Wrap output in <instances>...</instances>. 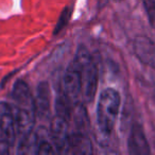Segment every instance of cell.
Wrapping results in <instances>:
<instances>
[{
  "instance_id": "1",
  "label": "cell",
  "mask_w": 155,
  "mask_h": 155,
  "mask_svg": "<svg viewBox=\"0 0 155 155\" xmlns=\"http://www.w3.org/2000/svg\"><path fill=\"white\" fill-rule=\"evenodd\" d=\"M120 110V95L113 88L101 93L97 106V123L100 132L108 136L114 131Z\"/></svg>"
},
{
  "instance_id": "19",
  "label": "cell",
  "mask_w": 155,
  "mask_h": 155,
  "mask_svg": "<svg viewBox=\"0 0 155 155\" xmlns=\"http://www.w3.org/2000/svg\"><path fill=\"white\" fill-rule=\"evenodd\" d=\"M107 1H108V0H99L100 7H104V5H105ZM115 1H122V0H115Z\"/></svg>"
},
{
  "instance_id": "7",
  "label": "cell",
  "mask_w": 155,
  "mask_h": 155,
  "mask_svg": "<svg viewBox=\"0 0 155 155\" xmlns=\"http://www.w3.org/2000/svg\"><path fill=\"white\" fill-rule=\"evenodd\" d=\"M134 51L138 60L155 70V43L148 36H137L134 41Z\"/></svg>"
},
{
  "instance_id": "11",
  "label": "cell",
  "mask_w": 155,
  "mask_h": 155,
  "mask_svg": "<svg viewBox=\"0 0 155 155\" xmlns=\"http://www.w3.org/2000/svg\"><path fill=\"white\" fill-rule=\"evenodd\" d=\"M15 106H34V97L31 94L28 84L25 81L18 80L15 82L11 95Z\"/></svg>"
},
{
  "instance_id": "13",
  "label": "cell",
  "mask_w": 155,
  "mask_h": 155,
  "mask_svg": "<svg viewBox=\"0 0 155 155\" xmlns=\"http://www.w3.org/2000/svg\"><path fill=\"white\" fill-rule=\"evenodd\" d=\"M37 143H38L37 135L34 132H31L28 135L20 137L17 152L19 154H36Z\"/></svg>"
},
{
  "instance_id": "6",
  "label": "cell",
  "mask_w": 155,
  "mask_h": 155,
  "mask_svg": "<svg viewBox=\"0 0 155 155\" xmlns=\"http://www.w3.org/2000/svg\"><path fill=\"white\" fill-rule=\"evenodd\" d=\"M62 153L65 154H91L93 144L85 133L74 132L68 135L66 144Z\"/></svg>"
},
{
  "instance_id": "8",
  "label": "cell",
  "mask_w": 155,
  "mask_h": 155,
  "mask_svg": "<svg viewBox=\"0 0 155 155\" xmlns=\"http://www.w3.org/2000/svg\"><path fill=\"white\" fill-rule=\"evenodd\" d=\"M68 120L55 115L50 124V139L58 153H62L68 138Z\"/></svg>"
},
{
  "instance_id": "3",
  "label": "cell",
  "mask_w": 155,
  "mask_h": 155,
  "mask_svg": "<svg viewBox=\"0 0 155 155\" xmlns=\"http://www.w3.org/2000/svg\"><path fill=\"white\" fill-rule=\"evenodd\" d=\"M81 91H82V67L80 63L74 58L65 72L63 79V93L73 106L78 103Z\"/></svg>"
},
{
  "instance_id": "17",
  "label": "cell",
  "mask_w": 155,
  "mask_h": 155,
  "mask_svg": "<svg viewBox=\"0 0 155 155\" xmlns=\"http://www.w3.org/2000/svg\"><path fill=\"white\" fill-rule=\"evenodd\" d=\"M151 27L155 29V0H142Z\"/></svg>"
},
{
  "instance_id": "18",
  "label": "cell",
  "mask_w": 155,
  "mask_h": 155,
  "mask_svg": "<svg viewBox=\"0 0 155 155\" xmlns=\"http://www.w3.org/2000/svg\"><path fill=\"white\" fill-rule=\"evenodd\" d=\"M12 144L5 135H0V154H8L10 152V147Z\"/></svg>"
},
{
  "instance_id": "15",
  "label": "cell",
  "mask_w": 155,
  "mask_h": 155,
  "mask_svg": "<svg viewBox=\"0 0 155 155\" xmlns=\"http://www.w3.org/2000/svg\"><path fill=\"white\" fill-rule=\"evenodd\" d=\"M71 13H72V10H71L70 8L64 9V11L61 14L58 24H56V26H55V29H54V31H53L54 35H56L58 32H61V31L67 26V24L69 22V19H70V17H71Z\"/></svg>"
},
{
  "instance_id": "4",
  "label": "cell",
  "mask_w": 155,
  "mask_h": 155,
  "mask_svg": "<svg viewBox=\"0 0 155 155\" xmlns=\"http://www.w3.org/2000/svg\"><path fill=\"white\" fill-rule=\"evenodd\" d=\"M0 132L13 144L17 135L15 108L7 102H0Z\"/></svg>"
},
{
  "instance_id": "9",
  "label": "cell",
  "mask_w": 155,
  "mask_h": 155,
  "mask_svg": "<svg viewBox=\"0 0 155 155\" xmlns=\"http://www.w3.org/2000/svg\"><path fill=\"white\" fill-rule=\"evenodd\" d=\"M35 116H36V113H35V107L33 106H16L15 107L16 129H17V134L20 137L33 132Z\"/></svg>"
},
{
  "instance_id": "5",
  "label": "cell",
  "mask_w": 155,
  "mask_h": 155,
  "mask_svg": "<svg viewBox=\"0 0 155 155\" xmlns=\"http://www.w3.org/2000/svg\"><path fill=\"white\" fill-rule=\"evenodd\" d=\"M127 149L129 153L132 155H149L151 153L150 144L147 140L143 129L138 123H134L131 127Z\"/></svg>"
},
{
  "instance_id": "16",
  "label": "cell",
  "mask_w": 155,
  "mask_h": 155,
  "mask_svg": "<svg viewBox=\"0 0 155 155\" xmlns=\"http://www.w3.org/2000/svg\"><path fill=\"white\" fill-rule=\"evenodd\" d=\"M54 153H58V151H56L55 147H54L52 141H48V140L38 141V143H37L36 154L46 155V154H54Z\"/></svg>"
},
{
  "instance_id": "2",
  "label": "cell",
  "mask_w": 155,
  "mask_h": 155,
  "mask_svg": "<svg viewBox=\"0 0 155 155\" xmlns=\"http://www.w3.org/2000/svg\"><path fill=\"white\" fill-rule=\"evenodd\" d=\"M74 58L82 67V91L84 99L86 102H91L95 98L98 87V67L91 52L84 46L79 47Z\"/></svg>"
},
{
  "instance_id": "10",
  "label": "cell",
  "mask_w": 155,
  "mask_h": 155,
  "mask_svg": "<svg viewBox=\"0 0 155 155\" xmlns=\"http://www.w3.org/2000/svg\"><path fill=\"white\" fill-rule=\"evenodd\" d=\"M51 91L47 82H41L36 87L34 97V106L36 116L39 118H47L50 115V101Z\"/></svg>"
},
{
  "instance_id": "12",
  "label": "cell",
  "mask_w": 155,
  "mask_h": 155,
  "mask_svg": "<svg viewBox=\"0 0 155 155\" xmlns=\"http://www.w3.org/2000/svg\"><path fill=\"white\" fill-rule=\"evenodd\" d=\"M71 116H72L73 124L77 130V132L86 134L89 130V119L87 112L85 110L84 105L82 104H74L73 110H71Z\"/></svg>"
},
{
  "instance_id": "14",
  "label": "cell",
  "mask_w": 155,
  "mask_h": 155,
  "mask_svg": "<svg viewBox=\"0 0 155 155\" xmlns=\"http://www.w3.org/2000/svg\"><path fill=\"white\" fill-rule=\"evenodd\" d=\"M55 112L58 116L69 120L71 117V103L64 93L58 95L55 100Z\"/></svg>"
}]
</instances>
